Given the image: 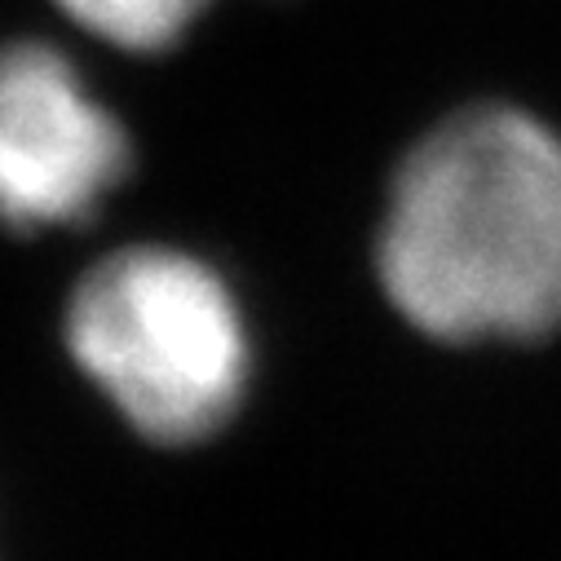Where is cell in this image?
I'll list each match as a JSON object with an SVG mask.
<instances>
[{
	"label": "cell",
	"instance_id": "obj_1",
	"mask_svg": "<svg viewBox=\"0 0 561 561\" xmlns=\"http://www.w3.org/2000/svg\"><path fill=\"white\" fill-rule=\"evenodd\" d=\"M376 270L438 341H535L561 328V137L517 106H469L402 160Z\"/></svg>",
	"mask_w": 561,
	"mask_h": 561
},
{
	"label": "cell",
	"instance_id": "obj_2",
	"mask_svg": "<svg viewBox=\"0 0 561 561\" xmlns=\"http://www.w3.org/2000/svg\"><path fill=\"white\" fill-rule=\"evenodd\" d=\"M67 350L128 425L191 447L230 425L252 376V341L226 278L182 248H124L67 301Z\"/></svg>",
	"mask_w": 561,
	"mask_h": 561
},
{
	"label": "cell",
	"instance_id": "obj_3",
	"mask_svg": "<svg viewBox=\"0 0 561 561\" xmlns=\"http://www.w3.org/2000/svg\"><path fill=\"white\" fill-rule=\"evenodd\" d=\"M133 142L76 62L45 41L0 49V221L80 226L128 178Z\"/></svg>",
	"mask_w": 561,
	"mask_h": 561
},
{
	"label": "cell",
	"instance_id": "obj_4",
	"mask_svg": "<svg viewBox=\"0 0 561 561\" xmlns=\"http://www.w3.org/2000/svg\"><path fill=\"white\" fill-rule=\"evenodd\" d=\"M54 5L80 32L115 49L160 54L191 32V23L208 10V0H54Z\"/></svg>",
	"mask_w": 561,
	"mask_h": 561
}]
</instances>
